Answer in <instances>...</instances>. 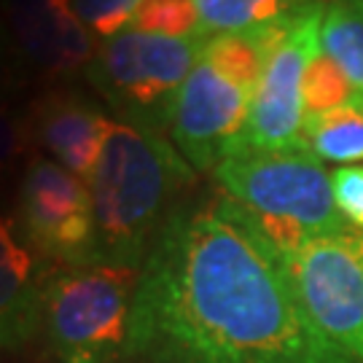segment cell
<instances>
[{
  "label": "cell",
  "instance_id": "cell-1",
  "mask_svg": "<svg viewBox=\"0 0 363 363\" xmlns=\"http://www.w3.org/2000/svg\"><path fill=\"white\" fill-rule=\"evenodd\" d=\"M132 363H361L301 304L286 256L226 196L181 205L140 269Z\"/></svg>",
  "mask_w": 363,
  "mask_h": 363
},
{
  "label": "cell",
  "instance_id": "cell-2",
  "mask_svg": "<svg viewBox=\"0 0 363 363\" xmlns=\"http://www.w3.org/2000/svg\"><path fill=\"white\" fill-rule=\"evenodd\" d=\"M86 183L94 208L91 264L143 269L159 232L181 208V194L194 183V167L164 135L111 121Z\"/></svg>",
  "mask_w": 363,
  "mask_h": 363
},
{
  "label": "cell",
  "instance_id": "cell-3",
  "mask_svg": "<svg viewBox=\"0 0 363 363\" xmlns=\"http://www.w3.org/2000/svg\"><path fill=\"white\" fill-rule=\"evenodd\" d=\"M213 175L242 218L286 256L315 237L352 229L334 205L331 172L312 151L232 148Z\"/></svg>",
  "mask_w": 363,
  "mask_h": 363
},
{
  "label": "cell",
  "instance_id": "cell-4",
  "mask_svg": "<svg viewBox=\"0 0 363 363\" xmlns=\"http://www.w3.org/2000/svg\"><path fill=\"white\" fill-rule=\"evenodd\" d=\"M205 40V35L167 38L127 30L97 43L86 76L121 124L164 135L183 84L202 60Z\"/></svg>",
  "mask_w": 363,
  "mask_h": 363
},
{
  "label": "cell",
  "instance_id": "cell-5",
  "mask_svg": "<svg viewBox=\"0 0 363 363\" xmlns=\"http://www.w3.org/2000/svg\"><path fill=\"white\" fill-rule=\"evenodd\" d=\"M140 269L57 267L46 294L43 334L62 363H111L124 355Z\"/></svg>",
  "mask_w": 363,
  "mask_h": 363
},
{
  "label": "cell",
  "instance_id": "cell-6",
  "mask_svg": "<svg viewBox=\"0 0 363 363\" xmlns=\"http://www.w3.org/2000/svg\"><path fill=\"white\" fill-rule=\"evenodd\" d=\"M323 13V0H310L296 11L288 33L269 54L259 84L253 86L245 127L232 148H259L277 154L310 151L304 138L301 81L310 60L320 52Z\"/></svg>",
  "mask_w": 363,
  "mask_h": 363
},
{
  "label": "cell",
  "instance_id": "cell-7",
  "mask_svg": "<svg viewBox=\"0 0 363 363\" xmlns=\"http://www.w3.org/2000/svg\"><path fill=\"white\" fill-rule=\"evenodd\" d=\"M286 264L312 320L363 363V232L315 237L296 253H288Z\"/></svg>",
  "mask_w": 363,
  "mask_h": 363
},
{
  "label": "cell",
  "instance_id": "cell-8",
  "mask_svg": "<svg viewBox=\"0 0 363 363\" xmlns=\"http://www.w3.org/2000/svg\"><path fill=\"white\" fill-rule=\"evenodd\" d=\"M16 229L54 267H89L94 250L89 183L46 156L30 159L16 196Z\"/></svg>",
  "mask_w": 363,
  "mask_h": 363
},
{
  "label": "cell",
  "instance_id": "cell-9",
  "mask_svg": "<svg viewBox=\"0 0 363 363\" xmlns=\"http://www.w3.org/2000/svg\"><path fill=\"white\" fill-rule=\"evenodd\" d=\"M250 94L253 91L218 73L208 60L196 62L178 94L169 124L172 145L191 167L199 172L218 167L245 127Z\"/></svg>",
  "mask_w": 363,
  "mask_h": 363
},
{
  "label": "cell",
  "instance_id": "cell-10",
  "mask_svg": "<svg viewBox=\"0 0 363 363\" xmlns=\"http://www.w3.org/2000/svg\"><path fill=\"white\" fill-rule=\"evenodd\" d=\"M54 272L57 267L22 240L16 220L0 213V350L22 347L43 331Z\"/></svg>",
  "mask_w": 363,
  "mask_h": 363
},
{
  "label": "cell",
  "instance_id": "cell-11",
  "mask_svg": "<svg viewBox=\"0 0 363 363\" xmlns=\"http://www.w3.org/2000/svg\"><path fill=\"white\" fill-rule=\"evenodd\" d=\"M6 19L16 49L46 76H70L94 60V35L65 0H6Z\"/></svg>",
  "mask_w": 363,
  "mask_h": 363
},
{
  "label": "cell",
  "instance_id": "cell-12",
  "mask_svg": "<svg viewBox=\"0 0 363 363\" xmlns=\"http://www.w3.org/2000/svg\"><path fill=\"white\" fill-rule=\"evenodd\" d=\"M111 118L70 89H49L30 108L27 135L67 172L89 181L103 154Z\"/></svg>",
  "mask_w": 363,
  "mask_h": 363
},
{
  "label": "cell",
  "instance_id": "cell-13",
  "mask_svg": "<svg viewBox=\"0 0 363 363\" xmlns=\"http://www.w3.org/2000/svg\"><path fill=\"white\" fill-rule=\"evenodd\" d=\"M304 138L320 162L358 164L363 162V97H355L328 113L304 121Z\"/></svg>",
  "mask_w": 363,
  "mask_h": 363
},
{
  "label": "cell",
  "instance_id": "cell-14",
  "mask_svg": "<svg viewBox=\"0 0 363 363\" xmlns=\"http://www.w3.org/2000/svg\"><path fill=\"white\" fill-rule=\"evenodd\" d=\"M199 13V35H226L264 30L286 22L310 0H194Z\"/></svg>",
  "mask_w": 363,
  "mask_h": 363
},
{
  "label": "cell",
  "instance_id": "cell-15",
  "mask_svg": "<svg viewBox=\"0 0 363 363\" xmlns=\"http://www.w3.org/2000/svg\"><path fill=\"white\" fill-rule=\"evenodd\" d=\"M320 49L337 62L363 97V0L325 3Z\"/></svg>",
  "mask_w": 363,
  "mask_h": 363
},
{
  "label": "cell",
  "instance_id": "cell-16",
  "mask_svg": "<svg viewBox=\"0 0 363 363\" xmlns=\"http://www.w3.org/2000/svg\"><path fill=\"white\" fill-rule=\"evenodd\" d=\"M301 97H304V121H307L352 100L355 89L345 76V70L320 49L307 65L301 81Z\"/></svg>",
  "mask_w": 363,
  "mask_h": 363
},
{
  "label": "cell",
  "instance_id": "cell-17",
  "mask_svg": "<svg viewBox=\"0 0 363 363\" xmlns=\"http://www.w3.org/2000/svg\"><path fill=\"white\" fill-rule=\"evenodd\" d=\"M130 30L167 35V38H191L199 35V13L194 0H143L132 19Z\"/></svg>",
  "mask_w": 363,
  "mask_h": 363
},
{
  "label": "cell",
  "instance_id": "cell-18",
  "mask_svg": "<svg viewBox=\"0 0 363 363\" xmlns=\"http://www.w3.org/2000/svg\"><path fill=\"white\" fill-rule=\"evenodd\" d=\"M140 3L143 0H65L67 11L100 40L127 33Z\"/></svg>",
  "mask_w": 363,
  "mask_h": 363
},
{
  "label": "cell",
  "instance_id": "cell-19",
  "mask_svg": "<svg viewBox=\"0 0 363 363\" xmlns=\"http://www.w3.org/2000/svg\"><path fill=\"white\" fill-rule=\"evenodd\" d=\"M334 205L352 229L363 232V164H347L331 172Z\"/></svg>",
  "mask_w": 363,
  "mask_h": 363
},
{
  "label": "cell",
  "instance_id": "cell-20",
  "mask_svg": "<svg viewBox=\"0 0 363 363\" xmlns=\"http://www.w3.org/2000/svg\"><path fill=\"white\" fill-rule=\"evenodd\" d=\"M27 138L30 135H27L25 127L6 108H0V172L6 167H11L13 159L22 154Z\"/></svg>",
  "mask_w": 363,
  "mask_h": 363
},
{
  "label": "cell",
  "instance_id": "cell-21",
  "mask_svg": "<svg viewBox=\"0 0 363 363\" xmlns=\"http://www.w3.org/2000/svg\"><path fill=\"white\" fill-rule=\"evenodd\" d=\"M6 84V62H3V54H0V86Z\"/></svg>",
  "mask_w": 363,
  "mask_h": 363
}]
</instances>
